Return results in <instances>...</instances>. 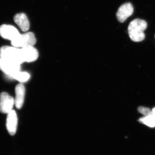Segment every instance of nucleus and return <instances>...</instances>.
Returning a JSON list of instances; mask_svg holds the SVG:
<instances>
[{"instance_id":"15","label":"nucleus","mask_w":155,"mask_h":155,"mask_svg":"<svg viewBox=\"0 0 155 155\" xmlns=\"http://www.w3.org/2000/svg\"><path fill=\"white\" fill-rule=\"evenodd\" d=\"M152 111L153 114L155 115V107L153 108L152 110Z\"/></svg>"},{"instance_id":"5","label":"nucleus","mask_w":155,"mask_h":155,"mask_svg":"<svg viewBox=\"0 0 155 155\" xmlns=\"http://www.w3.org/2000/svg\"><path fill=\"white\" fill-rule=\"evenodd\" d=\"M20 34L17 28L10 25L0 26V36L3 38L12 41Z\"/></svg>"},{"instance_id":"7","label":"nucleus","mask_w":155,"mask_h":155,"mask_svg":"<svg viewBox=\"0 0 155 155\" xmlns=\"http://www.w3.org/2000/svg\"><path fill=\"white\" fill-rule=\"evenodd\" d=\"M7 114L6 127L9 134L13 136L15 135L17 132L18 125V118L17 113L15 110H12Z\"/></svg>"},{"instance_id":"3","label":"nucleus","mask_w":155,"mask_h":155,"mask_svg":"<svg viewBox=\"0 0 155 155\" xmlns=\"http://www.w3.org/2000/svg\"><path fill=\"white\" fill-rule=\"evenodd\" d=\"M36 43V39L34 34L31 32L20 34L16 38L11 41L12 46L19 48L33 46Z\"/></svg>"},{"instance_id":"8","label":"nucleus","mask_w":155,"mask_h":155,"mask_svg":"<svg viewBox=\"0 0 155 155\" xmlns=\"http://www.w3.org/2000/svg\"><path fill=\"white\" fill-rule=\"evenodd\" d=\"M133 12L134 8L131 4L125 3L118 9L116 13V17L119 22H123L133 14Z\"/></svg>"},{"instance_id":"9","label":"nucleus","mask_w":155,"mask_h":155,"mask_svg":"<svg viewBox=\"0 0 155 155\" xmlns=\"http://www.w3.org/2000/svg\"><path fill=\"white\" fill-rule=\"evenodd\" d=\"M22 58L24 62L30 63L37 60L38 58V52L33 46H28L20 48Z\"/></svg>"},{"instance_id":"6","label":"nucleus","mask_w":155,"mask_h":155,"mask_svg":"<svg viewBox=\"0 0 155 155\" xmlns=\"http://www.w3.org/2000/svg\"><path fill=\"white\" fill-rule=\"evenodd\" d=\"M20 65L13 64L0 57V70L10 77L20 71Z\"/></svg>"},{"instance_id":"12","label":"nucleus","mask_w":155,"mask_h":155,"mask_svg":"<svg viewBox=\"0 0 155 155\" xmlns=\"http://www.w3.org/2000/svg\"><path fill=\"white\" fill-rule=\"evenodd\" d=\"M11 77L21 83H23L26 82L30 79V75L28 72L19 71L12 75Z\"/></svg>"},{"instance_id":"4","label":"nucleus","mask_w":155,"mask_h":155,"mask_svg":"<svg viewBox=\"0 0 155 155\" xmlns=\"http://www.w3.org/2000/svg\"><path fill=\"white\" fill-rule=\"evenodd\" d=\"M15 105L14 99L8 94L2 92L0 94V112L8 114L12 110Z\"/></svg>"},{"instance_id":"2","label":"nucleus","mask_w":155,"mask_h":155,"mask_svg":"<svg viewBox=\"0 0 155 155\" xmlns=\"http://www.w3.org/2000/svg\"><path fill=\"white\" fill-rule=\"evenodd\" d=\"M0 57L13 64L21 65L24 63L21 50L15 47L4 46L0 48Z\"/></svg>"},{"instance_id":"11","label":"nucleus","mask_w":155,"mask_h":155,"mask_svg":"<svg viewBox=\"0 0 155 155\" xmlns=\"http://www.w3.org/2000/svg\"><path fill=\"white\" fill-rule=\"evenodd\" d=\"M14 21L22 31H28L30 27V23L26 14L24 13L17 14L14 16Z\"/></svg>"},{"instance_id":"14","label":"nucleus","mask_w":155,"mask_h":155,"mask_svg":"<svg viewBox=\"0 0 155 155\" xmlns=\"http://www.w3.org/2000/svg\"><path fill=\"white\" fill-rule=\"evenodd\" d=\"M138 111L140 113L143 114L144 116H149L153 114L152 111L149 108L143 107H140L138 108Z\"/></svg>"},{"instance_id":"10","label":"nucleus","mask_w":155,"mask_h":155,"mask_svg":"<svg viewBox=\"0 0 155 155\" xmlns=\"http://www.w3.org/2000/svg\"><path fill=\"white\" fill-rule=\"evenodd\" d=\"M15 105L17 109L22 107L25 99V89L22 84H17L15 87Z\"/></svg>"},{"instance_id":"13","label":"nucleus","mask_w":155,"mask_h":155,"mask_svg":"<svg viewBox=\"0 0 155 155\" xmlns=\"http://www.w3.org/2000/svg\"><path fill=\"white\" fill-rule=\"evenodd\" d=\"M139 121L150 127H155V115L154 114L143 116L140 118Z\"/></svg>"},{"instance_id":"1","label":"nucleus","mask_w":155,"mask_h":155,"mask_svg":"<svg viewBox=\"0 0 155 155\" xmlns=\"http://www.w3.org/2000/svg\"><path fill=\"white\" fill-rule=\"evenodd\" d=\"M147 28V23L145 20L137 19L131 21L128 27V33L132 41H141L144 39V31Z\"/></svg>"}]
</instances>
